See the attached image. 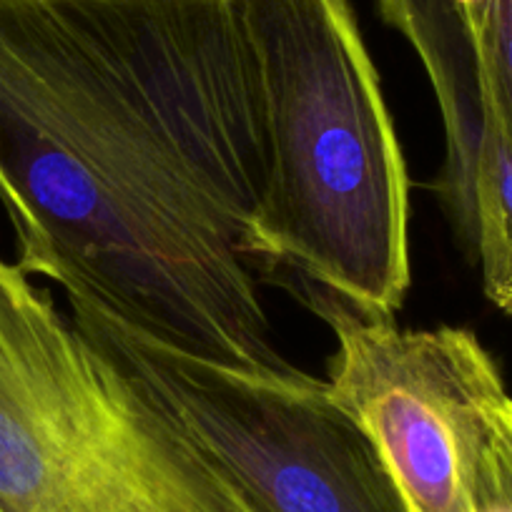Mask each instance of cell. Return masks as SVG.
Returning <instances> with one entry per match:
<instances>
[{
	"instance_id": "obj_1",
	"label": "cell",
	"mask_w": 512,
	"mask_h": 512,
	"mask_svg": "<svg viewBox=\"0 0 512 512\" xmlns=\"http://www.w3.org/2000/svg\"><path fill=\"white\" fill-rule=\"evenodd\" d=\"M269 179L239 0H0L18 267L174 352L302 377L264 302Z\"/></svg>"
},
{
	"instance_id": "obj_2",
	"label": "cell",
	"mask_w": 512,
	"mask_h": 512,
	"mask_svg": "<svg viewBox=\"0 0 512 512\" xmlns=\"http://www.w3.org/2000/svg\"><path fill=\"white\" fill-rule=\"evenodd\" d=\"M239 11L267 128L264 259L362 317L395 319L412 279L410 174L349 0Z\"/></svg>"
},
{
	"instance_id": "obj_3",
	"label": "cell",
	"mask_w": 512,
	"mask_h": 512,
	"mask_svg": "<svg viewBox=\"0 0 512 512\" xmlns=\"http://www.w3.org/2000/svg\"><path fill=\"white\" fill-rule=\"evenodd\" d=\"M0 512H254L18 264L0 259Z\"/></svg>"
},
{
	"instance_id": "obj_4",
	"label": "cell",
	"mask_w": 512,
	"mask_h": 512,
	"mask_svg": "<svg viewBox=\"0 0 512 512\" xmlns=\"http://www.w3.org/2000/svg\"><path fill=\"white\" fill-rule=\"evenodd\" d=\"M78 332L164 412L254 512H412L379 447L329 384L174 352L78 302Z\"/></svg>"
},
{
	"instance_id": "obj_5",
	"label": "cell",
	"mask_w": 512,
	"mask_h": 512,
	"mask_svg": "<svg viewBox=\"0 0 512 512\" xmlns=\"http://www.w3.org/2000/svg\"><path fill=\"white\" fill-rule=\"evenodd\" d=\"M337 352L329 392L367 430L412 512H470V480L507 395L495 357L462 327L407 329L317 302Z\"/></svg>"
},
{
	"instance_id": "obj_6",
	"label": "cell",
	"mask_w": 512,
	"mask_h": 512,
	"mask_svg": "<svg viewBox=\"0 0 512 512\" xmlns=\"http://www.w3.org/2000/svg\"><path fill=\"white\" fill-rule=\"evenodd\" d=\"M382 11H420L460 33L475 61L487 113L512 149V0H374Z\"/></svg>"
},
{
	"instance_id": "obj_7",
	"label": "cell",
	"mask_w": 512,
	"mask_h": 512,
	"mask_svg": "<svg viewBox=\"0 0 512 512\" xmlns=\"http://www.w3.org/2000/svg\"><path fill=\"white\" fill-rule=\"evenodd\" d=\"M470 512H512V397L497 412L472 470Z\"/></svg>"
}]
</instances>
